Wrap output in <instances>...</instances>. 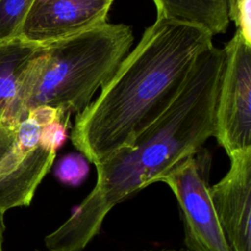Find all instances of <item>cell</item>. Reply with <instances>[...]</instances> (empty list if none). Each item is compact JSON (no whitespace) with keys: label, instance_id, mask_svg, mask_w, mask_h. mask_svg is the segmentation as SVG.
Wrapping results in <instances>:
<instances>
[{"label":"cell","instance_id":"4fadbf2b","mask_svg":"<svg viewBox=\"0 0 251 251\" xmlns=\"http://www.w3.org/2000/svg\"><path fill=\"white\" fill-rule=\"evenodd\" d=\"M229 20L245 42L251 45V0H233L228 10Z\"/></svg>","mask_w":251,"mask_h":251},{"label":"cell","instance_id":"7c38bea8","mask_svg":"<svg viewBox=\"0 0 251 251\" xmlns=\"http://www.w3.org/2000/svg\"><path fill=\"white\" fill-rule=\"evenodd\" d=\"M89 172L87 159L80 153H68L55 165L54 176L63 184L77 186L86 178Z\"/></svg>","mask_w":251,"mask_h":251},{"label":"cell","instance_id":"e0dca14e","mask_svg":"<svg viewBox=\"0 0 251 251\" xmlns=\"http://www.w3.org/2000/svg\"><path fill=\"white\" fill-rule=\"evenodd\" d=\"M35 251H40V250H35ZM126 251V250H123ZM138 251H189L186 248H180V249H175V248H161V249H143V250H138Z\"/></svg>","mask_w":251,"mask_h":251},{"label":"cell","instance_id":"277c9868","mask_svg":"<svg viewBox=\"0 0 251 251\" xmlns=\"http://www.w3.org/2000/svg\"><path fill=\"white\" fill-rule=\"evenodd\" d=\"M211 155L203 147L161 177L175 194L189 251H232L219 222L208 183Z\"/></svg>","mask_w":251,"mask_h":251},{"label":"cell","instance_id":"5bb4252c","mask_svg":"<svg viewBox=\"0 0 251 251\" xmlns=\"http://www.w3.org/2000/svg\"><path fill=\"white\" fill-rule=\"evenodd\" d=\"M68 127L69 126L60 121L41 126L39 146L44 150L57 152L68 137Z\"/></svg>","mask_w":251,"mask_h":251},{"label":"cell","instance_id":"ac0fdd59","mask_svg":"<svg viewBox=\"0 0 251 251\" xmlns=\"http://www.w3.org/2000/svg\"><path fill=\"white\" fill-rule=\"evenodd\" d=\"M233 2V0H229V3H228V8H229V6H230V4Z\"/></svg>","mask_w":251,"mask_h":251},{"label":"cell","instance_id":"8fae6325","mask_svg":"<svg viewBox=\"0 0 251 251\" xmlns=\"http://www.w3.org/2000/svg\"><path fill=\"white\" fill-rule=\"evenodd\" d=\"M34 0L0 1V43L19 37Z\"/></svg>","mask_w":251,"mask_h":251},{"label":"cell","instance_id":"9a60e30c","mask_svg":"<svg viewBox=\"0 0 251 251\" xmlns=\"http://www.w3.org/2000/svg\"><path fill=\"white\" fill-rule=\"evenodd\" d=\"M27 118L34 121L40 126H44L56 121L65 123L64 115L62 114V112L58 108L48 106V105H40L30 109L28 111Z\"/></svg>","mask_w":251,"mask_h":251},{"label":"cell","instance_id":"52a82bcc","mask_svg":"<svg viewBox=\"0 0 251 251\" xmlns=\"http://www.w3.org/2000/svg\"><path fill=\"white\" fill-rule=\"evenodd\" d=\"M229 159L228 172L210 186V195L232 251H251V149Z\"/></svg>","mask_w":251,"mask_h":251},{"label":"cell","instance_id":"8992f818","mask_svg":"<svg viewBox=\"0 0 251 251\" xmlns=\"http://www.w3.org/2000/svg\"><path fill=\"white\" fill-rule=\"evenodd\" d=\"M113 0H34L20 36L46 46L107 23Z\"/></svg>","mask_w":251,"mask_h":251},{"label":"cell","instance_id":"d6986e66","mask_svg":"<svg viewBox=\"0 0 251 251\" xmlns=\"http://www.w3.org/2000/svg\"><path fill=\"white\" fill-rule=\"evenodd\" d=\"M0 1H1V0H0Z\"/></svg>","mask_w":251,"mask_h":251},{"label":"cell","instance_id":"6da1fadb","mask_svg":"<svg viewBox=\"0 0 251 251\" xmlns=\"http://www.w3.org/2000/svg\"><path fill=\"white\" fill-rule=\"evenodd\" d=\"M212 38L199 25L157 17L98 97L75 115L74 146L94 165L130 146L176 99Z\"/></svg>","mask_w":251,"mask_h":251},{"label":"cell","instance_id":"3957f363","mask_svg":"<svg viewBox=\"0 0 251 251\" xmlns=\"http://www.w3.org/2000/svg\"><path fill=\"white\" fill-rule=\"evenodd\" d=\"M225 64L224 49L211 44L196 59L168 109L128 146L108 158L112 178L137 192L203 148L215 135V109Z\"/></svg>","mask_w":251,"mask_h":251},{"label":"cell","instance_id":"5b68a950","mask_svg":"<svg viewBox=\"0 0 251 251\" xmlns=\"http://www.w3.org/2000/svg\"><path fill=\"white\" fill-rule=\"evenodd\" d=\"M223 49L214 136L230 157L251 149V45L236 30Z\"/></svg>","mask_w":251,"mask_h":251},{"label":"cell","instance_id":"7a4b0ae2","mask_svg":"<svg viewBox=\"0 0 251 251\" xmlns=\"http://www.w3.org/2000/svg\"><path fill=\"white\" fill-rule=\"evenodd\" d=\"M133 41L129 25L105 23L43 46L20 75L15 97L0 117V158L11 147L28 111L36 106L58 108L70 126L71 115L81 113L91 103Z\"/></svg>","mask_w":251,"mask_h":251},{"label":"cell","instance_id":"2e32d148","mask_svg":"<svg viewBox=\"0 0 251 251\" xmlns=\"http://www.w3.org/2000/svg\"><path fill=\"white\" fill-rule=\"evenodd\" d=\"M4 215L3 211H0V251H4L3 244H4V232H5V222H4Z\"/></svg>","mask_w":251,"mask_h":251},{"label":"cell","instance_id":"30bf717a","mask_svg":"<svg viewBox=\"0 0 251 251\" xmlns=\"http://www.w3.org/2000/svg\"><path fill=\"white\" fill-rule=\"evenodd\" d=\"M42 49L21 36L0 43V117L15 97L20 75Z\"/></svg>","mask_w":251,"mask_h":251},{"label":"cell","instance_id":"9c48e42d","mask_svg":"<svg viewBox=\"0 0 251 251\" xmlns=\"http://www.w3.org/2000/svg\"><path fill=\"white\" fill-rule=\"evenodd\" d=\"M157 17L189 23L207 29L213 36L229 25V0H153Z\"/></svg>","mask_w":251,"mask_h":251},{"label":"cell","instance_id":"ba28073f","mask_svg":"<svg viewBox=\"0 0 251 251\" xmlns=\"http://www.w3.org/2000/svg\"><path fill=\"white\" fill-rule=\"evenodd\" d=\"M56 152L40 146L14 173L0 175V211L28 206L44 176L55 161Z\"/></svg>","mask_w":251,"mask_h":251}]
</instances>
